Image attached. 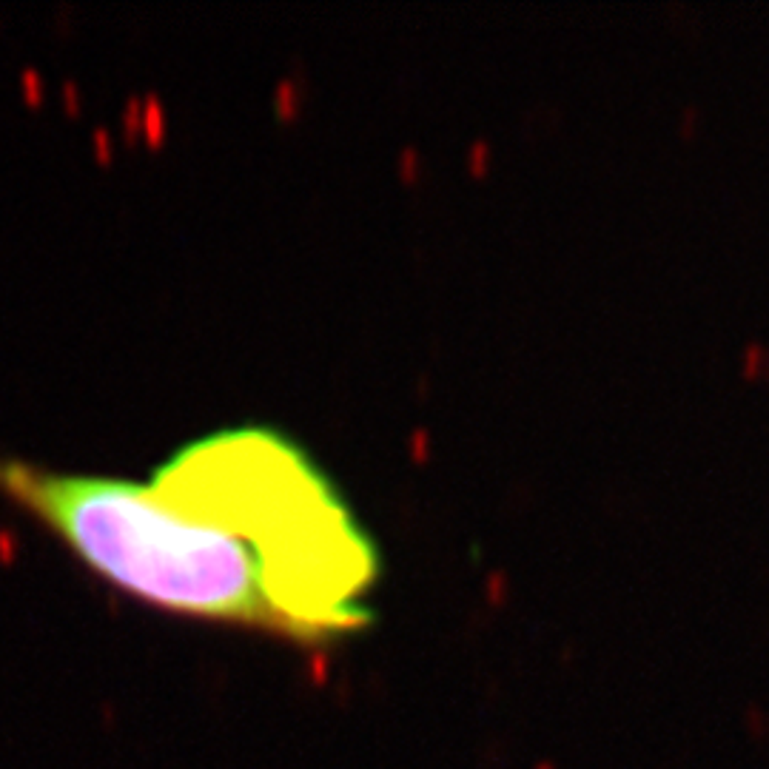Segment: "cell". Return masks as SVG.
Here are the masks:
<instances>
[{"label": "cell", "instance_id": "obj_1", "mask_svg": "<svg viewBox=\"0 0 769 769\" xmlns=\"http://www.w3.org/2000/svg\"><path fill=\"white\" fill-rule=\"evenodd\" d=\"M0 491L157 610L311 644L374 618L376 544L322 467L273 428L199 436L146 481L0 459Z\"/></svg>", "mask_w": 769, "mask_h": 769}]
</instances>
